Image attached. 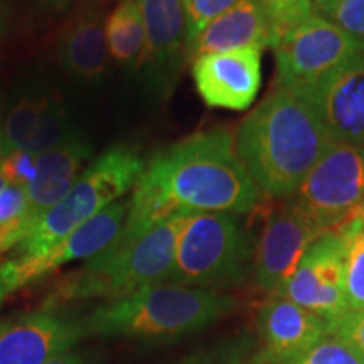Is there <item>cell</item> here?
Here are the masks:
<instances>
[{
  "instance_id": "cell-17",
  "label": "cell",
  "mask_w": 364,
  "mask_h": 364,
  "mask_svg": "<svg viewBox=\"0 0 364 364\" xmlns=\"http://www.w3.org/2000/svg\"><path fill=\"white\" fill-rule=\"evenodd\" d=\"M279 36L258 0H240L230 11L221 14L186 49V59L206 54L236 51V49L275 48Z\"/></svg>"
},
{
  "instance_id": "cell-22",
  "label": "cell",
  "mask_w": 364,
  "mask_h": 364,
  "mask_svg": "<svg viewBox=\"0 0 364 364\" xmlns=\"http://www.w3.org/2000/svg\"><path fill=\"white\" fill-rule=\"evenodd\" d=\"M75 134L76 130H73L65 103L51 93L46 98L43 112L27 139L24 150L39 157L66 142Z\"/></svg>"
},
{
  "instance_id": "cell-21",
  "label": "cell",
  "mask_w": 364,
  "mask_h": 364,
  "mask_svg": "<svg viewBox=\"0 0 364 364\" xmlns=\"http://www.w3.org/2000/svg\"><path fill=\"white\" fill-rule=\"evenodd\" d=\"M338 231L344 238V297L349 311H364V221L353 218Z\"/></svg>"
},
{
  "instance_id": "cell-2",
  "label": "cell",
  "mask_w": 364,
  "mask_h": 364,
  "mask_svg": "<svg viewBox=\"0 0 364 364\" xmlns=\"http://www.w3.org/2000/svg\"><path fill=\"white\" fill-rule=\"evenodd\" d=\"M236 152L263 196L290 198L334 144L309 105L275 86L241 122Z\"/></svg>"
},
{
  "instance_id": "cell-6",
  "label": "cell",
  "mask_w": 364,
  "mask_h": 364,
  "mask_svg": "<svg viewBox=\"0 0 364 364\" xmlns=\"http://www.w3.org/2000/svg\"><path fill=\"white\" fill-rule=\"evenodd\" d=\"M255 243L236 215L188 213L177 238L169 284L218 290L247 279Z\"/></svg>"
},
{
  "instance_id": "cell-29",
  "label": "cell",
  "mask_w": 364,
  "mask_h": 364,
  "mask_svg": "<svg viewBox=\"0 0 364 364\" xmlns=\"http://www.w3.org/2000/svg\"><path fill=\"white\" fill-rule=\"evenodd\" d=\"M331 21L364 43V0H341Z\"/></svg>"
},
{
  "instance_id": "cell-23",
  "label": "cell",
  "mask_w": 364,
  "mask_h": 364,
  "mask_svg": "<svg viewBox=\"0 0 364 364\" xmlns=\"http://www.w3.org/2000/svg\"><path fill=\"white\" fill-rule=\"evenodd\" d=\"M48 95L24 93L12 105L6 115H2V147L4 154L12 150L24 149V145L33 132L36 122L43 112Z\"/></svg>"
},
{
  "instance_id": "cell-19",
  "label": "cell",
  "mask_w": 364,
  "mask_h": 364,
  "mask_svg": "<svg viewBox=\"0 0 364 364\" xmlns=\"http://www.w3.org/2000/svg\"><path fill=\"white\" fill-rule=\"evenodd\" d=\"M145 26V51L139 68L162 83L186 59L188 21L184 0H135Z\"/></svg>"
},
{
  "instance_id": "cell-25",
  "label": "cell",
  "mask_w": 364,
  "mask_h": 364,
  "mask_svg": "<svg viewBox=\"0 0 364 364\" xmlns=\"http://www.w3.org/2000/svg\"><path fill=\"white\" fill-rule=\"evenodd\" d=\"M267 12L279 41L316 14L312 0H258Z\"/></svg>"
},
{
  "instance_id": "cell-20",
  "label": "cell",
  "mask_w": 364,
  "mask_h": 364,
  "mask_svg": "<svg viewBox=\"0 0 364 364\" xmlns=\"http://www.w3.org/2000/svg\"><path fill=\"white\" fill-rule=\"evenodd\" d=\"M105 36L110 59L122 66H140L145 43V26L135 0H120L105 19Z\"/></svg>"
},
{
  "instance_id": "cell-8",
  "label": "cell",
  "mask_w": 364,
  "mask_h": 364,
  "mask_svg": "<svg viewBox=\"0 0 364 364\" xmlns=\"http://www.w3.org/2000/svg\"><path fill=\"white\" fill-rule=\"evenodd\" d=\"M275 51V86L297 90L316 83L327 73L364 51V43L327 17L314 14L284 36Z\"/></svg>"
},
{
  "instance_id": "cell-14",
  "label": "cell",
  "mask_w": 364,
  "mask_h": 364,
  "mask_svg": "<svg viewBox=\"0 0 364 364\" xmlns=\"http://www.w3.org/2000/svg\"><path fill=\"white\" fill-rule=\"evenodd\" d=\"M329 331L326 321L284 297L258 306L257 339L248 364H287L318 336Z\"/></svg>"
},
{
  "instance_id": "cell-7",
  "label": "cell",
  "mask_w": 364,
  "mask_h": 364,
  "mask_svg": "<svg viewBox=\"0 0 364 364\" xmlns=\"http://www.w3.org/2000/svg\"><path fill=\"white\" fill-rule=\"evenodd\" d=\"M289 203L322 231L353 220L364 203V147L331 144Z\"/></svg>"
},
{
  "instance_id": "cell-33",
  "label": "cell",
  "mask_w": 364,
  "mask_h": 364,
  "mask_svg": "<svg viewBox=\"0 0 364 364\" xmlns=\"http://www.w3.org/2000/svg\"><path fill=\"white\" fill-rule=\"evenodd\" d=\"M339 2L341 0H312V6L314 11H316L318 16L331 19V16L334 14L336 7L339 6Z\"/></svg>"
},
{
  "instance_id": "cell-31",
  "label": "cell",
  "mask_w": 364,
  "mask_h": 364,
  "mask_svg": "<svg viewBox=\"0 0 364 364\" xmlns=\"http://www.w3.org/2000/svg\"><path fill=\"white\" fill-rule=\"evenodd\" d=\"M27 206L26 188L4 186L0 189V226L19 218Z\"/></svg>"
},
{
  "instance_id": "cell-32",
  "label": "cell",
  "mask_w": 364,
  "mask_h": 364,
  "mask_svg": "<svg viewBox=\"0 0 364 364\" xmlns=\"http://www.w3.org/2000/svg\"><path fill=\"white\" fill-rule=\"evenodd\" d=\"M46 364H97V359L85 353H66Z\"/></svg>"
},
{
  "instance_id": "cell-30",
  "label": "cell",
  "mask_w": 364,
  "mask_h": 364,
  "mask_svg": "<svg viewBox=\"0 0 364 364\" xmlns=\"http://www.w3.org/2000/svg\"><path fill=\"white\" fill-rule=\"evenodd\" d=\"M329 331L338 332L364 354V311H349L332 322Z\"/></svg>"
},
{
  "instance_id": "cell-3",
  "label": "cell",
  "mask_w": 364,
  "mask_h": 364,
  "mask_svg": "<svg viewBox=\"0 0 364 364\" xmlns=\"http://www.w3.org/2000/svg\"><path fill=\"white\" fill-rule=\"evenodd\" d=\"M186 215L176 213L135 235H118L110 247L59 282L48 306H63L73 300L124 299L145 287L169 284Z\"/></svg>"
},
{
  "instance_id": "cell-35",
  "label": "cell",
  "mask_w": 364,
  "mask_h": 364,
  "mask_svg": "<svg viewBox=\"0 0 364 364\" xmlns=\"http://www.w3.org/2000/svg\"><path fill=\"white\" fill-rule=\"evenodd\" d=\"M354 218H359V220L364 221V203H363V206L358 209V213H356V215H354Z\"/></svg>"
},
{
  "instance_id": "cell-15",
  "label": "cell",
  "mask_w": 364,
  "mask_h": 364,
  "mask_svg": "<svg viewBox=\"0 0 364 364\" xmlns=\"http://www.w3.org/2000/svg\"><path fill=\"white\" fill-rule=\"evenodd\" d=\"M83 336L80 318L51 309L0 327V364H46L70 353Z\"/></svg>"
},
{
  "instance_id": "cell-36",
  "label": "cell",
  "mask_w": 364,
  "mask_h": 364,
  "mask_svg": "<svg viewBox=\"0 0 364 364\" xmlns=\"http://www.w3.org/2000/svg\"><path fill=\"white\" fill-rule=\"evenodd\" d=\"M0 327H2V324H0Z\"/></svg>"
},
{
  "instance_id": "cell-27",
  "label": "cell",
  "mask_w": 364,
  "mask_h": 364,
  "mask_svg": "<svg viewBox=\"0 0 364 364\" xmlns=\"http://www.w3.org/2000/svg\"><path fill=\"white\" fill-rule=\"evenodd\" d=\"M39 157L27 150H12L2 154L0 159V176L6 186H19L27 188L38 172Z\"/></svg>"
},
{
  "instance_id": "cell-34",
  "label": "cell",
  "mask_w": 364,
  "mask_h": 364,
  "mask_svg": "<svg viewBox=\"0 0 364 364\" xmlns=\"http://www.w3.org/2000/svg\"><path fill=\"white\" fill-rule=\"evenodd\" d=\"M2 154H4V147H2V112H0V159H2ZM4 181H2V176H0V189L4 188Z\"/></svg>"
},
{
  "instance_id": "cell-12",
  "label": "cell",
  "mask_w": 364,
  "mask_h": 364,
  "mask_svg": "<svg viewBox=\"0 0 364 364\" xmlns=\"http://www.w3.org/2000/svg\"><path fill=\"white\" fill-rule=\"evenodd\" d=\"M327 231L289 201L268 216L255 245L253 282L258 290L275 297L292 277L307 248Z\"/></svg>"
},
{
  "instance_id": "cell-4",
  "label": "cell",
  "mask_w": 364,
  "mask_h": 364,
  "mask_svg": "<svg viewBox=\"0 0 364 364\" xmlns=\"http://www.w3.org/2000/svg\"><path fill=\"white\" fill-rule=\"evenodd\" d=\"M235 306L233 297L215 290L157 284L129 297L107 300L80 321L85 338L172 341L204 329Z\"/></svg>"
},
{
  "instance_id": "cell-5",
  "label": "cell",
  "mask_w": 364,
  "mask_h": 364,
  "mask_svg": "<svg viewBox=\"0 0 364 364\" xmlns=\"http://www.w3.org/2000/svg\"><path fill=\"white\" fill-rule=\"evenodd\" d=\"M147 162L132 145H115L81 172L65 198L49 209L9 257H36L65 241L122 196L135 189Z\"/></svg>"
},
{
  "instance_id": "cell-16",
  "label": "cell",
  "mask_w": 364,
  "mask_h": 364,
  "mask_svg": "<svg viewBox=\"0 0 364 364\" xmlns=\"http://www.w3.org/2000/svg\"><path fill=\"white\" fill-rule=\"evenodd\" d=\"M91 154L93 149L90 140L76 132L66 142L39 156L38 172L33 182L26 188L27 206L17 218L29 233L43 220L46 213L65 198L88 164Z\"/></svg>"
},
{
  "instance_id": "cell-13",
  "label": "cell",
  "mask_w": 364,
  "mask_h": 364,
  "mask_svg": "<svg viewBox=\"0 0 364 364\" xmlns=\"http://www.w3.org/2000/svg\"><path fill=\"white\" fill-rule=\"evenodd\" d=\"M193 78L208 107L247 110L262 86L260 49L206 54L193 61Z\"/></svg>"
},
{
  "instance_id": "cell-11",
  "label": "cell",
  "mask_w": 364,
  "mask_h": 364,
  "mask_svg": "<svg viewBox=\"0 0 364 364\" xmlns=\"http://www.w3.org/2000/svg\"><path fill=\"white\" fill-rule=\"evenodd\" d=\"M292 91L312 108L332 142L364 147V51Z\"/></svg>"
},
{
  "instance_id": "cell-28",
  "label": "cell",
  "mask_w": 364,
  "mask_h": 364,
  "mask_svg": "<svg viewBox=\"0 0 364 364\" xmlns=\"http://www.w3.org/2000/svg\"><path fill=\"white\" fill-rule=\"evenodd\" d=\"M255 351V339L250 336H238L218 346L213 351L199 354L186 364H248V359Z\"/></svg>"
},
{
  "instance_id": "cell-10",
  "label": "cell",
  "mask_w": 364,
  "mask_h": 364,
  "mask_svg": "<svg viewBox=\"0 0 364 364\" xmlns=\"http://www.w3.org/2000/svg\"><path fill=\"white\" fill-rule=\"evenodd\" d=\"M275 297L307 309L331 326L349 312L344 297V238L327 231L307 248L287 284Z\"/></svg>"
},
{
  "instance_id": "cell-26",
  "label": "cell",
  "mask_w": 364,
  "mask_h": 364,
  "mask_svg": "<svg viewBox=\"0 0 364 364\" xmlns=\"http://www.w3.org/2000/svg\"><path fill=\"white\" fill-rule=\"evenodd\" d=\"M240 0H184L188 21V46L221 14L230 11Z\"/></svg>"
},
{
  "instance_id": "cell-24",
  "label": "cell",
  "mask_w": 364,
  "mask_h": 364,
  "mask_svg": "<svg viewBox=\"0 0 364 364\" xmlns=\"http://www.w3.org/2000/svg\"><path fill=\"white\" fill-rule=\"evenodd\" d=\"M287 364H364V354L338 332L326 331Z\"/></svg>"
},
{
  "instance_id": "cell-1",
  "label": "cell",
  "mask_w": 364,
  "mask_h": 364,
  "mask_svg": "<svg viewBox=\"0 0 364 364\" xmlns=\"http://www.w3.org/2000/svg\"><path fill=\"white\" fill-rule=\"evenodd\" d=\"M262 198L236 152L235 136L226 130L199 132L147 162L120 235H135L181 211L238 216Z\"/></svg>"
},
{
  "instance_id": "cell-18",
  "label": "cell",
  "mask_w": 364,
  "mask_h": 364,
  "mask_svg": "<svg viewBox=\"0 0 364 364\" xmlns=\"http://www.w3.org/2000/svg\"><path fill=\"white\" fill-rule=\"evenodd\" d=\"M105 14L97 4L75 12L61 27L56 38L59 63L73 78L83 83H98L108 70L107 36H105Z\"/></svg>"
},
{
  "instance_id": "cell-9",
  "label": "cell",
  "mask_w": 364,
  "mask_h": 364,
  "mask_svg": "<svg viewBox=\"0 0 364 364\" xmlns=\"http://www.w3.org/2000/svg\"><path fill=\"white\" fill-rule=\"evenodd\" d=\"M130 201H115L71 236L36 257H7L0 262V306L9 295L76 260H88L110 247L120 233Z\"/></svg>"
}]
</instances>
